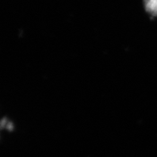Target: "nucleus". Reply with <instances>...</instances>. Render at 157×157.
Here are the masks:
<instances>
[{
	"label": "nucleus",
	"mask_w": 157,
	"mask_h": 157,
	"mask_svg": "<svg viewBox=\"0 0 157 157\" xmlns=\"http://www.w3.org/2000/svg\"><path fill=\"white\" fill-rule=\"evenodd\" d=\"M146 12L152 16H157V0H143Z\"/></svg>",
	"instance_id": "1"
}]
</instances>
